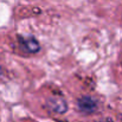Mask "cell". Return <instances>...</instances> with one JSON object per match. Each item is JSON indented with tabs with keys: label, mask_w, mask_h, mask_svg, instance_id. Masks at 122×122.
Here are the masks:
<instances>
[{
	"label": "cell",
	"mask_w": 122,
	"mask_h": 122,
	"mask_svg": "<svg viewBox=\"0 0 122 122\" xmlns=\"http://www.w3.org/2000/svg\"><path fill=\"white\" fill-rule=\"evenodd\" d=\"M78 108H80V110L84 112V113H92L97 108V101L94 97L84 96V97L80 98V101H78Z\"/></svg>",
	"instance_id": "6da1fadb"
},
{
	"label": "cell",
	"mask_w": 122,
	"mask_h": 122,
	"mask_svg": "<svg viewBox=\"0 0 122 122\" xmlns=\"http://www.w3.org/2000/svg\"><path fill=\"white\" fill-rule=\"evenodd\" d=\"M47 106L49 108L55 112V113H58V114H63L66 112L68 109V106L65 103V101L63 98H58V97H53V98H50L47 101Z\"/></svg>",
	"instance_id": "7a4b0ae2"
},
{
	"label": "cell",
	"mask_w": 122,
	"mask_h": 122,
	"mask_svg": "<svg viewBox=\"0 0 122 122\" xmlns=\"http://www.w3.org/2000/svg\"><path fill=\"white\" fill-rule=\"evenodd\" d=\"M23 45L26 47L27 51L30 52H37L39 50V45L38 43L35 41L33 38H27V39H23Z\"/></svg>",
	"instance_id": "3957f363"
}]
</instances>
